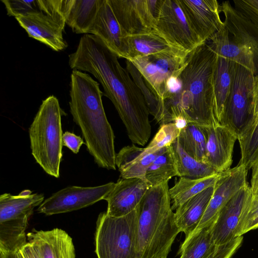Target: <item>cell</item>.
Masks as SVG:
<instances>
[{
    "mask_svg": "<svg viewBox=\"0 0 258 258\" xmlns=\"http://www.w3.org/2000/svg\"><path fill=\"white\" fill-rule=\"evenodd\" d=\"M69 64L73 70L94 76L115 106L130 139L145 145L151 134L149 109L140 89L118 57L97 36L87 34L81 37L76 51L69 55Z\"/></svg>",
    "mask_w": 258,
    "mask_h": 258,
    "instance_id": "1",
    "label": "cell"
},
{
    "mask_svg": "<svg viewBox=\"0 0 258 258\" xmlns=\"http://www.w3.org/2000/svg\"><path fill=\"white\" fill-rule=\"evenodd\" d=\"M99 84L87 73L73 70L69 102L74 121L80 127L87 149L100 167L116 169L114 135L107 118Z\"/></svg>",
    "mask_w": 258,
    "mask_h": 258,
    "instance_id": "2",
    "label": "cell"
},
{
    "mask_svg": "<svg viewBox=\"0 0 258 258\" xmlns=\"http://www.w3.org/2000/svg\"><path fill=\"white\" fill-rule=\"evenodd\" d=\"M217 54L211 44H201L187 55L179 77L181 89L168 110L172 122L180 119L202 126L218 123L213 111V78Z\"/></svg>",
    "mask_w": 258,
    "mask_h": 258,
    "instance_id": "3",
    "label": "cell"
},
{
    "mask_svg": "<svg viewBox=\"0 0 258 258\" xmlns=\"http://www.w3.org/2000/svg\"><path fill=\"white\" fill-rule=\"evenodd\" d=\"M168 183L151 186L136 208L139 258L167 257L180 232L171 209Z\"/></svg>",
    "mask_w": 258,
    "mask_h": 258,
    "instance_id": "4",
    "label": "cell"
},
{
    "mask_svg": "<svg viewBox=\"0 0 258 258\" xmlns=\"http://www.w3.org/2000/svg\"><path fill=\"white\" fill-rule=\"evenodd\" d=\"M57 98L50 95L43 100L29 128L32 154L50 176L59 177L62 158L61 116Z\"/></svg>",
    "mask_w": 258,
    "mask_h": 258,
    "instance_id": "5",
    "label": "cell"
},
{
    "mask_svg": "<svg viewBox=\"0 0 258 258\" xmlns=\"http://www.w3.org/2000/svg\"><path fill=\"white\" fill-rule=\"evenodd\" d=\"M95 240L98 258H139L136 209L119 217L100 213Z\"/></svg>",
    "mask_w": 258,
    "mask_h": 258,
    "instance_id": "6",
    "label": "cell"
},
{
    "mask_svg": "<svg viewBox=\"0 0 258 258\" xmlns=\"http://www.w3.org/2000/svg\"><path fill=\"white\" fill-rule=\"evenodd\" d=\"M43 194L25 189L18 195L0 196V239L4 243L17 246L27 241L25 231L34 209L44 201Z\"/></svg>",
    "mask_w": 258,
    "mask_h": 258,
    "instance_id": "7",
    "label": "cell"
},
{
    "mask_svg": "<svg viewBox=\"0 0 258 258\" xmlns=\"http://www.w3.org/2000/svg\"><path fill=\"white\" fill-rule=\"evenodd\" d=\"M231 91L222 125L229 128L238 138L253 118L252 99L255 75L246 68L233 61L231 62Z\"/></svg>",
    "mask_w": 258,
    "mask_h": 258,
    "instance_id": "8",
    "label": "cell"
},
{
    "mask_svg": "<svg viewBox=\"0 0 258 258\" xmlns=\"http://www.w3.org/2000/svg\"><path fill=\"white\" fill-rule=\"evenodd\" d=\"M69 0H51L49 8L15 18L29 37L52 50L59 51L68 47L63 37Z\"/></svg>",
    "mask_w": 258,
    "mask_h": 258,
    "instance_id": "9",
    "label": "cell"
},
{
    "mask_svg": "<svg viewBox=\"0 0 258 258\" xmlns=\"http://www.w3.org/2000/svg\"><path fill=\"white\" fill-rule=\"evenodd\" d=\"M153 30L171 46L187 54L204 43L190 26L179 0H161Z\"/></svg>",
    "mask_w": 258,
    "mask_h": 258,
    "instance_id": "10",
    "label": "cell"
},
{
    "mask_svg": "<svg viewBox=\"0 0 258 258\" xmlns=\"http://www.w3.org/2000/svg\"><path fill=\"white\" fill-rule=\"evenodd\" d=\"M188 54L174 49L137 57L130 61L151 89L164 101L168 80L172 76L180 75Z\"/></svg>",
    "mask_w": 258,
    "mask_h": 258,
    "instance_id": "11",
    "label": "cell"
},
{
    "mask_svg": "<svg viewBox=\"0 0 258 258\" xmlns=\"http://www.w3.org/2000/svg\"><path fill=\"white\" fill-rule=\"evenodd\" d=\"M115 183L90 187L70 186L53 194L39 206L37 211L46 215L70 212L104 200Z\"/></svg>",
    "mask_w": 258,
    "mask_h": 258,
    "instance_id": "12",
    "label": "cell"
},
{
    "mask_svg": "<svg viewBox=\"0 0 258 258\" xmlns=\"http://www.w3.org/2000/svg\"><path fill=\"white\" fill-rule=\"evenodd\" d=\"M125 37L154 29L161 0H109Z\"/></svg>",
    "mask_w": 258,
    "mask_h": 258,
    "instance_id": "13",
    "label": "cell"
},
{
    "mask_svg": "<svg viewBox=\"0 0 258 258\" xmlns=\"http://www.w3.org/2000/svg\"><path fill=\"white\" fill-rule=\"evenodd\" d=\"M247 171L244 165L239 163L234 168L219 173L212 197L194 231L211 226L222 208L240 189L248 183Z\"/></svg>",
    "mask_w": 258,
    "mask_h": 258,
    "instance_id": "14",
    "label": "cell"
},
{
    "mask_svg": "<svg viewBox=\"0 0 258 258\" xmlns=\"http://www.w3.org/2000/svg\"><path fill=\"white\" fill-rule=\"evenodd\" d=\"M192 30L206 42L225 27L220 18L221 5L216 0H179Z\"/></svg>",
    "mask_w": 258,
    "mask_h": 258,
    "instance_id": "15",
    "label": "cell"
},
{
    "mask_svg": "<svg viewBox=\"0 0 258 258\" xmlns=\"http://www.w3.org/2000/svg\"><path fill=\"white\" fill-rule=\"evenodd\" d=\"M201 127L206 140L205 163L217 173L230 169L236 135L226 126L219 123Z\"/></svg>",
    "mask_w": 258,
    "mask_h": 258,
    "instance_id": "16",
    "label": "cell"
},
{
    "mask_svg": "<svg viewBox=\"0 0 258 258\" xmlns=\"http://www.w3.org/2000/svg\"><path fill=\"white\" fill-rule=\"evenodd\" d=\"M251 194L246 184L227 202L211 226L214 243L216 246L227 243L236 237L246 201Z\"/></svg>",
    "mask_w": 258,
    "mask_h": 258,
    "instance_id": "17",
    "label": "cell"
},
{
    "mask_svg": "<svg viewBox=\"0 0 258 258\" xmlns=\"http://www.w3.org/2000/svg\"><path fill=\"white\" fill-rule=\"evenodd\" d=\"M151 187L140 178H120L105 198L107 202L106 213L111 216H125L135 210Z\"/></svg>",
    "mask_w": 258,
    "mask_h": 258,
    "instance_id": "18",
    "label": "cell"
},
{
    "mask_svg": "<svg viewBox=\"0 0 258 258\" xmlns=\"http://www.w3.org/2000/svg\"><path fill=\"white\" fill-rule=\"evenodd\" d=\"M89 34L97 36L118 57L127 58L125 37L109 0H102Z\"/></svg>",
    "mask_w": 258,
    "mask_h": 258,
    "instance_id": "19",
    "label": "cell"
},
{
    "mask_svg": "<svg viewBox=\"0 0 258 258\" xmlns=\"http://www.w3.org/2000/svg\"><path fill=\"white\" fill-rule=\"evenodd\" d=\"M221 12L224 15V25L232 39L249 49L254 56L258 75V28L247 17L236 9L229 1L223 2Z\"/></svg>",
    "mask_w": 258,
    "mask_h": 258,
    "instance_id": "20",
    "label": "cell"
},
{
    "mask_svg": "<svg viewBox=\"0 0 258 258\" xmlns=\"http://www.w3.org/2000/svg\"><path fill=\"white\" fill-rule=\"evenodd\" d=\"M27 237L40 258H76L72 238L61 229H34Z\"/></svg>",
    "mask_w": 258,
    "mask_h": 258,
    "instance_id": "21",
    "label": "cell"
},
{
    "mask_svg": "<svg viewBox=\"0 0 258 258\" xmlns=\"http://www.w3.org/2000/svg\"><path fill=\"white\" fill-rule=\"evenodd\" d=\"M161 150L148 153L145 148L138 147L134 145L123 147L116 154L115 159L120 178H140L146 180L147 169Z\"/></svg>",
    "mask_w": 258,
    "mask_h": 258,
    "instance_id": "22",
    "label": "cell"
},
{
    "mask_svg": "<svg viewBox=\"0 0 258 258\" xmlns=\"http://www.w3.org/2000/svg\"><path fill=\"white\" fill-rule=\"evenodd\" d=\"M214 186L209 187L179 206L174 212L176 224L185 237L196 229L212 197Z\"/></svg>",
    "mask_w": 258,
    "mask_h": 258,
    "instance_id": "23",
    "label": "cell"
},
{
    "mask_svg": "<svg viewBox=\"0 0 258 258\" xmlns=\"http://www.w3.org/2000/svg\"><path fill=\"white\" fill-rule=\"evenodd\" d=\"M210 40L217 55L246 68L255 76L256 75L253 53L246 47L235 42L229 36L225 26L219 30Z\"/></svg>",
    "mask_w": 258,
    "mask_h": 258,
    "instance_id": "24",
    "label": "cell"
},
{
    "mask_svg": "<svg viewBox=\"0 0 258 258\" xmlns=\"http://www.w3.org/2000/svg\"><path fill=\"white\" fill-rule=\"evenodd\" d=\"M231 62L217 55L213 78V111L216 121L221 125L231 91Z\"/></svg>",
    "mask_w": 258,
    "mask_h": 258,
    "instance_id": "25",
    "label": "cell"
},
{
    "mask_svg": "<svg viewBox=\"0 0 258 258\" xmlns=\"http://www.w3.org/2000/svg\"><path fill=\"white\" fill-rule=\"evenodd\" d=\"M102 0H71L66 24L77 34H89Z\"/></svg>",
    "mask_w": 258,
    "mask_h": 258,
    "instance_id": "26",
    "label": "cell"
},
{
    "mask_svg": "<svg viewBox=\"0 0 258 258\" xmlns=\"http://www.w3.org/2000/svg\"><path fill=\"white\" fill-rule=\"evenodd\" d=\"M127 50L126 60L148 56L175 49L154 30L149 32L125 37Z\"/></svg>",
    "mask_w": 258,
    "mask_h": 258,
    "instance_id": "27",
    "label": "cell"
},
{
    "mask_svg": "<svg viewBox=\"0 0 258 258\" xmlns=\"http://www.w3.org/2000/svg\"><path fill=\"white\" fill-rule=\"evenodd\" d=\"M219 173L199 179L180 177L174 185L169 189L172 211L206 188L214 186Z\"/></svg>",
    "mask_w": 258,
    "mask_h": 258,
    "instance_id": "28",
    "label": "cell"
},
{
    "mask_svg": "<svg viewBox=\"0 0 258 258\" xmlns=\"http://www.w3.org/2000/svg\"><path fill=\"white\" fill-rule=\"evenodd\" d=\"M178 176L175 159L171 146L162 149L147 169L145 179L151 186L168 182L172 177Z\"/></svg>",
    "mask_w": 258,
    "mask_h": 258,
    "instance_id": "29",
    "label": "cell"
},
{
    "mask_svg": "<svg viewBox=\"0 0 258 258\" xmlns=\"http://www.w3.org/2000/svg\"><path fill=\"white\" fill-rule=\"evenodd\" d=\"M170 146L176 161L178 176L199 179L219 173L208 164L198 161L189 155L181 147L177 139Z\"/></svg>",
    "mask_w": 258,
    "mask_h": 258,
    "instance_id": "30",
    "label": "cell"
},
{
    "mask_svg": "<svg viewBox=\"0 0 258 258\" xmlns=\"http://www.w3.org/2000/svg\"><path fill=\"white\" fill-rule=\"evenodd\" d=\"M217 246L212 237L211 226L204 228L185 237L179 250V258H206Z\"/></svg>",
    "mask_w": 258,
    "mask_h": 258,
    "instance_id": "31",
    "label": "cell"
},
{
    "mask_svg": "<svg viewBox=\"0 0 258 258\" xmlns=\"http://www.w3.org/2000/svg\"><path fill=\"white\" fill-rule=\"evenodd\" d=\"M177 140L184 151L195 159L205 162L206 140L201 126L187 123Z\"/></svg>",
    "mask_w": 258,
    "mask_h": 258,
    "instance_id": "32",
    "label": "cell"
},
{
    "mask_svg": "<svg viewBox=\"0 0 258 258\" xmlns=\"http://www.w3.org/2000/svg\"><path fill=\"white\" fill-rule=\"evenodd\" d=\"M126 70L140 89L151 114L160 124L163 123L166 116L164 101L159 98L146 83L143 76L132 61L126 60Z\"/></svg>",
    "mask_w": 258,
    "mask_h": 258,
    "instance_id": "33",
    "label": "cell"
},
{
    "mask_svg": "<svg viewBox=\"0 0 258 258\" xmlns=\"http://www.w3.org/2000/svg\"><path fill=\"white\" fill-rule=\"evenodd\" d=\"M237 140L241 152L239 163L244 165L248 170L258 159V114Z\"/></svg>",
    "mask_w": 258,
    "mask_h": 258,
    "instance_id": "34",
    "label": "cell"
},
{
    "mask_svg": "<svg viewBox=\"0 0 258 258\" xmlns=\"http://www.w3.org/2000/svg\"><path fill=\"white\" fill-rule=\"evenodd\" d=\"M181 129L175 122L161 125L150 144L145 148L146 151L148 153H153L170 146L178 138Z\"/></svg>",
    "mask_w": 258,
    "mask_h": 258,
    "instance_id": "35",
    "label": "cell"
},
{
    "mask_svg": "<svg viewBox=\"0 0 258 258\" xmlns=\"http://www.w3.org/2000/svg\"><path fill=\"white\" fill-rule=\"evenodd\" d=\"M258 228V196L252 194L248 197L237 228L236 237Z\"/></svg>",
    "mask_w": 258,
    "mask_h": 258,
    "instance_id": "36",
    "label": "cell"
},
{
    "mask_svg": "<svg viewBox=\"0 0 258 258\" xmlns=\"http://www.w3.org/2000/svg\"><path fill=\"white\" fill-rule=\"evenodd\" d=\"M7 10V15L16 18L36 12L44 11L46 0H1Z\"/></svg>",
    "mask_w": 258,
    "mask_h": 258,
    "instance_id": "37",
    "label": "cell"
},
{
    "mask_svg": "<svg viewBox=\"0 0 258 258\" xmlns=\"http://www.w3.org/2000/svg\"><path fill=\"white\" fill-rule=\"evenodd\" d=\"M234 7L250 20L258 28V0L233 1Z\"/></svg>",
    "mask_w": 258,
    "mask_h": 258,
    "instance_id": "38",
    "label": "cell"
},
{
    "mask_svg": "<svg viewBox=\"0 0 258 258\" xmlns=\"http://www.w3.org/2000/svg\"><path fill=\"white\" fill-rule=\"evenodd\" d=\"M242 241V236L236 237L227 243L218 246L206 258H231L241 246Z\"/></svg>",
    "mask_w": 258,
    "mask_h": 258,
    "instance_id": "39",
    "label": "cell"
},
{
    "mask_svg": "<svg viewBox=\"0 0 258 258\" xmlns=\"http://www.w3.org/2000/svg\"><path fill=\"white\" fill-rule=\"evenodd\" d=\"M62 144V146L69 148L74 153L77 154L81 146L85 143L81 137L67 131L63 134Z\"/></svg>",
    "mask_w": 258,
    "mask_h": 258,
    "instance_id": "40",
    "label": "cell"
},
{
    "mask_svg": "<svg viewBox=\"0 0 258 258\" xmlns=\"http://www.w3.org/2000/svg\"><path fill=\"white\" fill-rule=\"evenodd\" d=\"M252 174L250 186L253 196H258V159L254 162L251 168Z\"/></svg>",
    "mask_w": 258,
    "mask_h": 258,
    "instance_id": "41",
    "label": "cell"
},
{
    "mask_svg": "<svg viewBox=\"0 0 258 258\" xmlns=\"http://www.w3.org/2000/svg\"><path fill=\"white\" fill-rule=\"evenodd\" d=\"M252 107L253 113V117L258 114V75L255 76L254 79Z\"/></svg>",
    "mask_w": 258,
    "mask_h": 258,
    "instance_id": "42",
    "label": "cell"
},
{
    "mask_svg": "<svg viewBox=\"0 0 258 258\" xmlns=\"http://www.w3.org/2000/svg\"><path fill=\"white\" fill-rule=\"evenodd\" d=\"M24 258H40L32 245L27 242L20 250Z\"/></svg>",
    "mask_w": 258,
    "mask_h": 258,
    "instance_id": "43",
    "label": "cell"
},
{
    "mask_svg": "<svg viewBox=\"0 0 258 258\" xmlns=\"http://www.w3.org/2000/svg\"><path fill=\"white\" fill-rule=\"evenodd\" d=\"M0 258H24L20 250L16 252H0Z\"/></svg>",
    "mask_w": 258,
    "mask_h": 258,
    "instance_id": "44",
    "label": "cell"
},
{
    "mask_svg": "<svg viewBox=\"0 0 258 258\" xmlns=\"http://www.w3.org/2000/svg\"><path fill=\"white\" fill-rule=\"evenodd\" d=\"M161 258H167V257H161Z\"/></svg>",
    "mask_w": 258,
    "mask_h": 258,
    "instance_id": "45",
    "label": "cell"
}]
</instances>
